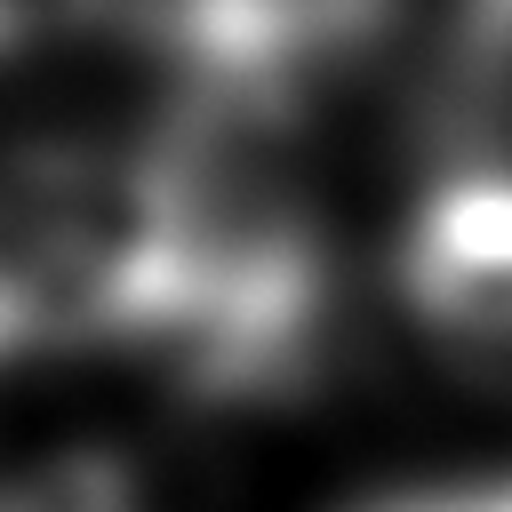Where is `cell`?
Listing matches in <instances>:
<instances>
[{"label":"cell","mask_w":512,"mask_h":512,"mask_svg":"<svg viewBox=\"0 0 512 512\" xmlns=\"http://www.w3.org/2000/svg\"><path fill=\"white\" fill-rule=\"evenodd\" d=\"M160 200L144 144H24L0 160V360L152 344Z\"/></svg>","instance_id":"cell-1"},{"label":"cell","mask_w":512,"mask_h":512,"mask_svg":"<svg viewBox=\"0 0 512 512\" xmlns=\"http://www.w3.org/2000/svg\"><path fill=\"white\" fill-rule=\"evenodd\" d=\"M408 320L480 384L512 392V160H456L400 232Z\"/></svg>","instance_id":"cell-2"},{"label":"cell","mask_w":512,"mask_h":512,"mask_svg":"<svg viewBox=\"0 0 512 512\" xmlns=\"http://www.w3.org/2000/svg\"><path fill=\"white\" fill-rule=\"evenodd\" d=\"M104 0H0V56L8 48H40V40H56V32H72V24H88Z\"/></svg>","instance_id":"cell-3"},{"label":"cell","mask_w":512,"mask_h":512,"mask_svg":"<svg viewBox=\"0 0 512 512\" xmlns=\"http://www.w3.org/2000/svg\"><path fill=\"white\" fill-rule=\"evenodd\" d=\"M24 512H128V504H120L104 480H80V472H72L64 488H48V496H40V504H24Z\"/></svg>","instance_id":"cell-4"},{"label":"cell","mask_w":512,"mask_h":512,"mask_svg":"<svg viewBox=\"0 0 512 512\" xmlns=\"http://www.w3.org/2000/svg\"><path fill=\"white\" fill-rule=\"evenodd\" d=\"M376 512H416V504H408V496H400V504H376Z\"/></svg>","instance_id":"cell-5"}]
</instances>
